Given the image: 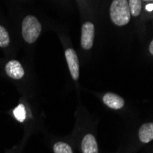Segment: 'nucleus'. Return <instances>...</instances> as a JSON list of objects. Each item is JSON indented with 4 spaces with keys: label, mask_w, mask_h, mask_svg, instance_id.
<instances>
[{
    "label": "nucleus",
    "mask_w": 153,
    "mask_h": 153,
    "mask_svg": "<svg viewBox=\"0 0 153 153\" xmlns=\"http://www.w3.org/2000/svg\"><path fill=\"white\" fill-rule=\"evenodd\" d=\"M110 19L117 26H125L130 20V9L128 0H113L110 6Z\"/></svg>",
    "instance_id": "obj_1"
},
{
    "label": "nucleus",
    "mask_w": 153,
    "mask_h": 153,
    "mask_svg": "<svg viewBox=\"0 0 153 153\" xmlns=\"http://www.w3.org/2000/svg\"><path fill=\"white\" fill-rule=\"evenodd\" d=\"M41 32V24L34 16H27L22 22V36L27 43H33Z\"/></svg>",
    "instance_id": "obj_2"
},
{
    "label": "nucleus",
    "mask_w": 153,
    "mask_h": 153,
    "mask_svg": "<svg viewBox=\"0 0 153 153\" xmlns=\"http://www.w3.org/2000/svg\"><path fill=\"white\" fill-rule=\"evenodd\" d=\"M94 26L91 22L83 23L82 27L81 45L85 50H90L94 44Z\"/></svg>",
    "instance_id": "obj_3"
},
{
    "label": "nucleus",
    "mask_w": 153,
    "mask_h": 153,
    "mask_svg": "<svg viewBox=\"0 0 153 153\" xmlns=\"http://www.w3.org/2000/svg\"><path fill=\"white\" fill-rule=\"evenodd\" d=\"M65 58L73 79L77 80L79 78V61L75 51L74 49H67L65 51Z\"/></svg>",
    "instance_id": "obj_4"
},
{
    "label": "nucleus",
    "mask_w": 153,
    "mask_h": 153,
    "mask_svg": "<svg viewBox=\"0 0 153 153\" xmlns=\"http://www.w3.org/2000/svg\"><path fill=\"white\" fill-rule=\"evenodd\" d=\"M7 74L13 79H21L24 76V69L19 62L10 61L6 65Z\"/></svg>",
    "instance_id": "obj_5"
},
{
    "label": "nucleus",
    "mask_w": 153,
    "mask_h": 153,
    "mask_svg": "<svg viewBox=\"0 0 153 153\" xmlns=\"http://www.w3.org/2000/svg\"><path fill=\"white\" fill-rule=\"evenodd\" d=\"M103 102L108 107L116 110L121 109L125 105V101L122 97L114 93H106L103 96Z\"/></svg>",
    "instance_id": "obj_6"
},
{
    "label": "nucleus",
    "mask_w": 153,
    "mask_h": 153,
    "mask_svg": "<svg viewBox=\"0 0 153 153\" xmlns=\"http://www.w3.org/2000/svg\"><path fill=\"white\" fill-rule=\"evenodd\" d=\"M82 153H98V146L95 140V137L92 134L85 136L82 141Z\"/></svg>",
    "instance_id": "obj_7"
},
{
    "label": "nucleus",
    "mask_w": 153,
    "mask_h": 153,
    "mask_svg": "<svg viewBox=\"0 0 153 153\" xmlns=\"http://www.w3.org/2000/svg\"><path fill=\"white\" fill-rule=\"evenodd\" d=\"M138 137L142 143H149L153 140V123L143 124L138 130Z\"/></svg>",
    "instance_id": "obj_8"
},
{
    "label": "nucleus",
    "mask_w": 153,
    "mask_h": 153,
    "mask_svg": "<svg viewBox=\"0 0 153 153\" xmlns=\"http://www.w3.org/2000/svg\"><path fill=\"white\" fill-rule=\"evenodd\" d=\"M128 6L132 16H140L141 12V0H128Z\"/></svg>",
    "instance_id": "obj_9"
},
{
    "label": "nucleus",
    "mask_w": 153,
    "mask_h": 153,
    "mask_svg": "<svg viewBox=\"0 0 153 153\" xmlns=\"http://www.w3.org/2000/svg\"><path fill=\"white\" fill-rule=\"evenodd\" d=\"M54 153H73V149L70 145L64 142H57L53 146Z\"/></svg>",
    "instance_id": "obj_10"
},
{
    "label": "nucleus",
    "mask_w": 153,
    "mask_h": 153,
    "mask_svg": "<svg viewBox=\"0 0 153 153\" xmlns=\"http://www.w3.org/2000/svg\"><path fill=\"white\" fill-rule=\"evenodd\" d=\"M10 39L7 30L3 26H0V47L6 48L9 45Z\"/></svg>",
    "instance_id": "obj_11"
},
{
    "label": "nucleus",
    "mask_w": 153,
    "mask_h": 153,
    "mask_svg": "<svg viewBox=\"0 0 153 153\" xmlns=\"http://www.w3.org/2000/svg\"><path fill=\"white\" fill-rule=\"evenodd\" d=\"M14 116L19 121V122H23L26 118V110L23 105H19L18 107L14 110Z\"/></svg>",
    "instance_id": "obj_12"
},
{
    "label": "nucleus",
    "mask_w": 153,
    "mask_h": 153,
    "mask_svg": "<svg viewBox=\"0 0 153 153\" xmlns=\"http://www.w3.org/2000/svg\"><path fill=\"white\" fill-rule=\"evenodd\" d=\"M146 9H147L148 11H152V9H153V4H149V5H147Z\"/></svg>",
    "instance_id": "obj_13"
},
{
    "label": "nucleus",
    "mask_w": 153,
    "mask_h": 153,
    "mask_svg": "<svg viewBox=\"0 0 153 153\" xmlns=\"http://www.w3.org/2000/svg\"><path fill=\"white\" fill-rule=\"evenodd\" d=\"M149 52L153 55V39L151 40V42L149 44Z\"/></svg>",
    "instance_id": "obj_14"
},
{
    "label": "nucleus",
    "mask_w": 153,
    "mask_h": 153,
    "mask_svg": "<svg viewBox=\"0 0 153 153\" xmlns=\"http://www.w3.org/2000/svg\"><path fill=\"white\" fill-rule=\"evenodd\" d=\"M144 1H153V0H144Z\"/></svg>",
    "instance_id": "obj_15"
}]
</instances>
